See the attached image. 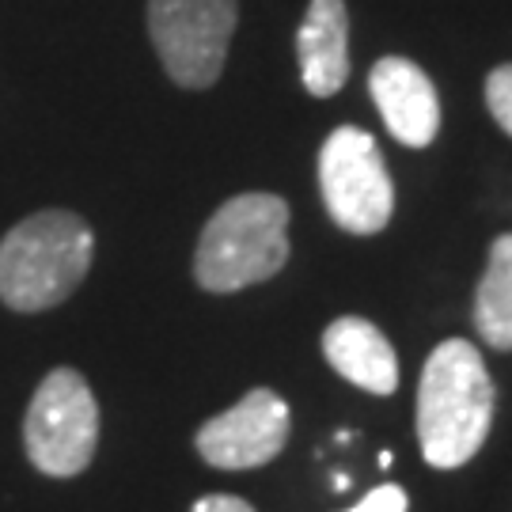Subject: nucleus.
<instances>
[{
  "label": "nucleus",
  "mask_w": 512,
  "mask_h": 512,
  "mask_svg": "<svg viewBox=\"0 0 512 512\" xmlns=\"http://www.w3.org/2000/svg\"><path fill=\"white\" fill-rule=\"evenodd\" d=\"M494 421V380L467 338L440 342L421 368L418 440L421 456L440 471L463 467L482 448Z\"/></svg>",
  "instance_id": "nucleus-1"
},
{
  "label": "nucleus",
  "mask_w": 512,
  "mask_h": 512,
  "mask_svg": "<svg viewBox=\"0 0 512 512\" xmlns=\"http://www.w3.org/2000/svg\"><path fill=\"white\" fill-rule=\"evenodd\" d=\"M92 251V228L69 209L19 220L0 239V300L12 311L54 308L80 289Z\"/></svg>",
  "instance_id": "nucleus-2"
},
{
  "label": "nucleus",
  "mask_w": 512,
  "mask_h": 512,
  "mask_svg": "<svg viewBox=\"0 0 512 512\" xmlns=\"http://www.w3.org/2000/svg\"><path fill=\"white\" fill-rule=\"evenodd\" d=\"M289 262V205L277 194H236L209 217L194 277L209 293H239L270 281Z\"/></svg>",
  "instance_id": "nucleus-3"
},
{
  "label": "nucleus",
  "mask_w": 512,
  "mask_h": 512,
  "mask_svg": "<svg viewBox=\"0 0 512 512\" xmlns=\"http://www.w3.org/2000/svg\"><path fill=\"white\" fill-rule=\"evenodd\" d=\"M23 444L42 475L73 478L88 471L99 444V406L76 368H54L38 384L23 421Z\"/></svg>",
  "instance_id": "nucleus-4"
},
{
  "label": "nucleus",
  "mask_w": 512,
  "mask_h": 512,
  "mask_svg": "<svg viewBox=\"0 0 512 512\" xmlns=\"http://www.w3.org/2000/svg\"><path fill=\"white\" fill-rule=\"evenodd\" d=\"M236 23V0H148V35L164 73L190 92L220 80Z\"/></svg>",
  "instance_id": "nucleus-5"
},
{
  "label": "nucleus",
  "mask_w": 512,
  "mask_h": 512,
  "mask_svg": "<svg viewBox=\"0 0 512 512\" xmlns=\"http://www.w3.org/2000/svg\"><path fill=\"white\" fill-rule=\"evenodd\" d=\"M319 190L338 228L376 236L395 213V186L376 137L357 126H338L319 148Z\"/></svg>",
  "instance_id": "nucleus-6"
},
{
  "label": "nucleus",
  "mask_w": 512,
  "mask_h": 512,
  "mask_svg": "<svg viewBox=\"0 0 512 512\" xmlns=\"http://www.w3.org/2000/svg\"><path fill=\"white\" fill-rule=\"evenodd\" d=\"M289 429V403L270 387H255L232 410L205 421L198 429V452L217 471H251L285 448Z\"/></svg>",
  "instance_id": "nucleus-7"
},
{
  "label": "nucleus",
  "mask_w": 512,
  "mask_h": 512,
  "mask_svg": "<svg viewBox=\"0 0 512 512\" xmlns=\"http://www.w3.org/2000/svg\"><path fill=\"white\" fill-rule=\"evenodd\" d=\"M368 92L384 126L406 148H425L440 129V99L433 80L410 57H380L368 73Z\"/></svg>",
  "instance_id": "nucleus-8"
},
{
  "label": "nucleus",
  "mask_w": 512,
  "mask_h": 512,
  "mask_svg": "<svg viewBox=\"0 0 512 512\" xmlns=\"http://www.w3.org/2000/svg\"><path fill=\"white\" fill-rule=\"evenodd\" d=\"M300 80L311 95L330 99L349 76V12L346 0H311L296 31Z\"/></svg>",
  "instance_id": "nucleus-9"
},
{
  "label": "nucleus",
  "mask_w": 512,
  "mask_h": 512,
  "mask_svg": "<svg viewBox=\"0 0 512 512\" xmlns=\"http://www.w3.org/2000/svg\"><path fill=\"white\" fill-rule=\"evenodd\" d=\"M323 357L338 376L372 395H391L399 387V361L387 334L361 315H342L323 330Z\"/></svg>",
  "instance_id": "nucleus-10"
},
{
  "label": "nucleus",
  "mask_w": 512,
  "mask_h": 512,
  "mask_svg": "<svg viewBox=\"0 0 512 512\" xmlns=\"http://www.w3.org/2000/svg\"><path fill=\"white\" fill-rule=\"evenodd\" d=\"M475 327L490 349H512V232L497 236L475 296Z\"/></svg>",
  "instance_id": "nucleus-11"
},
{
  "label": "nucleus",
  "mask_w": 512,
  "mask_h": 512,
  "mask_svg": "<svg viewBox=\"0 0 512 512\" xmlns=\"http://www.w3.org/2000/svg\"><path fill=\"white\" fill-rule=\"evenodd\" d=\"M486 107L497 118V126L512 137V65H497L486 76Z\"/></svg>",
  "instance_id": "nucleus-12"
},
{
  "label": "nucleus",
  "mask_w": 512,
  "mask_h": 512,
  "mask_svg": "<svg viewBox=\"0 0 512 512\" xmlns=\"http://www.w3.org/2000/svg\"><path fill=\"white\" fill-rule=\"evenodd\" d=\"M346 512H406V490L395 486V482H384V486H376L361 505H353V509H346Z\"/></svg>",
  "instance_id": "nucleus-13"
},
{
  "label": "nucleus",
  "mask_w": 512,
  "mask_h": 512,
  "mask_svg": "<svg viewBox=\"0 0 512 512\" xmlns=\"http://www.w3.org/2000/svg\"><path fill=\"white\" fill-rule=\"evenodd\" d=\"M190 512H255V509L236 494H205L194 501V509Z\"/></svg>",
  "instance_id": "nucleus-14"
},
{
  "label": "nucleus",
  "mask_w": 512,
  "mask_h": 512,
  "mask_svg": "<svg viewBox=\"0 0 512 512\" xmlns=\"http://www.w3.org/2000/svg\"><path fill=\"white\" fill-rule=\"evenodd\" d=\"M334 490H338V494H346V490H349V475H334Z\"/></svg>",
  "instance_id": "nucleus-15"
}]
</instances>
